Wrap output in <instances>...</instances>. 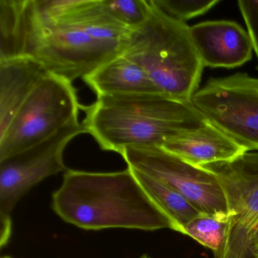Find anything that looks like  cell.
<instances>
[{
	"mask_svg": "<svg viewBox=\"0 0 258 258\" xmlns=\"http://www.w3.org/2000/svg\"><path fill=\"white\" fill-rule=\"evenodd\" d=\"M250 250L252 257L258 258V224L250 237Z\"/></svg>",
	"mask_w": 258,
	"mask_h": 258,
	"instance_id": "obj_19",
	"label": "cell"
},
{
	"mask_svg": "<svg viewBox=\"0 0 258 258\" xmlns=\"http://www.w3.org/2000/svg\"><path fill=\"white\" fill-rule=\"evenodd\" d=\"M207 121L250 151H258V78L246 73L211 78L191 98Z\"/></svg>",
	"mask_w": 258,
	"mask_h": 258,
	"instance_id": "obj_7",
	"label": "cell"
},
{
	"mask_svg": "<svg viewBox=\"0 0 258 258\" xmlns=\"http://www.w3.org/2000/svg\"><path fill=\"white\" fill-rule=\"evenodd\" d=\"M154 4L166 15L185 22L202 16L220 4V0H153Z\"/></svg>",
	"mask_w": 258,
	"mask_h": 258,
	"instance_id": "obj_17",
	"label": "cell"
},
{
	"mask_svg": "<svg viewBox=\"0 0 258 258\" xmlns=\"http://www.w3.org/2000/svg\"><path fill=\"white\" fill-rule=\"evenodd\" d=\"M51 207L63 221L84 230H173L128 167L114 172L69 169L52 193Z\"/></svg>",
	"mask_w": 258,
	"mask_h": 258,
	"instance_id": "obj_1",
	"label": "cell"
},
{
	"mask_svg": "<svg viewBox=\"0 0 258 258\" xmlns=\"http://www.w3.org/2000/svg\"><path fill=\"white\" fill-rule=\"evenodd\" d=\"M131 31L108 14L102 0H90L61 23L30 35L24 55L73 82L123 53Z\"/></svg>",
	"mask_w": 258,
	"mask_h": 258,
	"instance_id": "obj_3",
	"label": "cell"
},
{
	"mask_svg": "<svg viewBox=\"0 0 258 258\" xmlns=\"http://www.w3.org/2000/svg\"><path fill=\"white\" fill-rule=\"evenodd\" d=\"M1 258H13V257H11V256H2V257Z\"/></svg>",
	"mask_w": 258,
	"mask_h": 258,
	"instance_id": "obj_21",
	"label": "cell"
},
{
	"mask_svg": "<svg viewBox=\"0 0 258 258\" xmlns=\"http://www.w3.org/2000/svg\"><path fill=\"white\" fill-rule=\"evenodd\" d=\"M161 148L198 167L231 162L248 152L208 121L169 140Z\"/></svg>",
	"mask_w": 258,
	"mask_h": 258,
	"instance_id": "obj_11",
	"label": "cell"
},
{
	"mask_svg": "<svg viewBox=\"0 0 258 258\" xmlns=\"http://www.w3.org/2000/svg\"><path fill=\"white\" fill-rule=\"evenodd\" d=\"M203 167L217 176L230 215L226 238L214 258H253L250 240L258 224V151Z\"/></svg>",
	"mask_w": 258,
	"mask_h": 258,
	"instance_id": "obj_8",
	"label": "cell"
},
{
	"mask_svg": "<svg viewBox=\"0 0 258 258\" xmlns=\"http://www.w3.org/2000/svg\"><path fill=\"white\" fill-rule=\"evenodd\" d=\"M123 53L138 63L162 94L191 101L204 66L190 27L161 11L152 0L147 20L133 30Z\"/></svg>",
	"mask_w": 258,
	"mask_h": 258,
	"instance_id": "obj_4",
	"label": "cell"
},
{
	"mask_svg": "<svg viewBox=\"0 0 258 258\" xmlns=\"http://www.w3.org/2000/svg\"><path fill=\"white\" fill-rule=\"evenodd\" d=\"M229 221L230 215L228 213H199L185 225L184 235L215 253L220 250L226 238Z\"/></svg>",
	"mask_w": 258,
	"mask_h": 258,
	"instance_id": "obj_15",
	"label": "cell"
},
{
	"mask_svg": "<svg viewBox=\"0 0 258 258\" xmlns=\"http://www.w3.org/2000/svg\"><path fill=\"white\" fill-rule=\"evenodd\" d=\"M120 155L128 167L171 187L201 213H228L220 182L208 169L188 164L161 147H128Z\"/></svg>",
	"mask_w": 258,
	"mask_h": 258,
	"instance_id": "obj_9",
	"label": "cell"
},
{
	"mask_svg": "<svg viewBox=\"0 0 258 258\" xmlns=\"http://www.w3.org/2000/svg\"><path fill=\"white\" fill-rule=\"evenodd\" d=\"M82 110L87 134L102 150L119 155L128 147H162L208 122L191 101L159 93L97 97Z\"/></svg>",
	"mask_w": 258,
	"mask_h": 258,
	"instance_id": "obj_2",
	"label": "cell"
},
{
	"mask_svg": "<svg viewBox=\"0 0 258 258\" xmlns=\"http://www.w3.org/2000/svg\"><path fill=\"white\" fill-rule=\"evenodd\" d=\"M190 34L204 67L235 69L251 59L250 36L236 22H201L190 27Z\"/></svg>",
	"mask_w": 258,
	"mask_h": 258,
	"instance_id": "obj_10",
	"label": "cell"
},
{
	"mask_svg": "<svg viewBox=\"0 0 258 258\" xmlns=\"http://www.w3.org/2000/svg\"><path fill=\"white\" fill-rule=\"evenodd\" d=\"M238 6L258 59V0H239Z\"/></svg>",
	"mask_w": 258,
	"mask_h": 258,
	"instance_id": "obj_18",
	"label": "cell"
},
{
	"mask_svg": "<svg viewBox=\"0 0 258 258\" xmlns=\"http://www.w3.org/2000/svg\"><path fill=\"white\" fill-rule=\"evenodd\" d=\"M131 170L146 194L168 217L173 225V230L184 235L185 225L200 211L188 199L169 185L141 172Z\"/></svg>",
	"mask_w": 258,
	"mask_h": 258,
	"instance_id": "obj_14",
	"label": "cell"
},
{
	"mask_svg": "<svg viewBox=\"0 0 258 258\" xmlns=\"http://www.w3.org/2000/svg\"><path fill=\"white\" fill-rule=\"evenodd\" d=\"M82 105L73 82L48 74L0 137V161L46 140L78 120Z\"/></svg>",
	"mask_w": 258,
	"mask_h": 258,
	"instance_id": "obj_5",
	"label": "cell"
},
{
	"mask_svg": "<svg viewBox=\"0 0 258 258\" xmlns=\"http://www.w3.org/2000/svg\"><path fill=\"white\" fill-rule=\"evenodd\" d=\"M48 74L41 63L29 55L0 61V137Z\"/></svg>",
	"mask_w": 258,
	"mask_h": 258,
	"instance_id": "obj_12",
	"label": "cell"
},
{
	"mask_svg": "<svg viewBox=\"0 0 258 258\" xmlns=\"http://www.w3.org/2000/svg\"><path fill=\"white\" fill-rule=\"evenodd\" d=\"M138 258H152L149 255L146 254V253H144V254L141 255V256H139Z\"/></svg>",
	"mask_w": 258,
	"mask_h": 258,
	"instance_id": "obj_20",
	"label": "cell"
},
{
	"mask_svg": "<svg viewBox=\"0 0 258 258\" xmlns=\"http://www.w3.org/2000/svg\"><path fill=\"white\" fill-rule=\"evenodd\" d=\"M108 14L131 30L146 22L152 10V0H102Z\"/></svg>",
	"mask_w": 258,
	"mask_h": 258,
	"instance_id": "obj_16",
	"label": "cell"
},
{
	"mask_svg": "<svg viewBox=\"0 0 258 258\" xmlns=\"http://www.w3.org/2000/svg\"><path fill=\"white\" fill-rule=\"evenodd\" d=\"M87 134L79 120L38 144L0 161V247L8 245L13 235L12 214L18 202L37 184L49 176L69 170L63 158L73 139Z\"/></svg>",
	"mask_w": 258,
	"mask_h": 258,
	"instance_id": "obj_6",
	"label": "cell"
},
{
	"mask_svg": "<svg viewBox=\"0 0 258 258\" xmlns=\"http://www.w3.org/2000/svg\"><path fill=\"white\" fill-rule=\"evenodd\" d=\"M97 97L122 95L162 94L146 71L124 53L83 78Z\"/></svg>",
	"mask_w": 258,
	"mask_h": 258,
	"instance_id": "obj_13",
	"label": "cell"
}]
</instances>
